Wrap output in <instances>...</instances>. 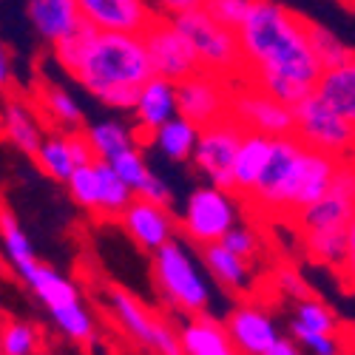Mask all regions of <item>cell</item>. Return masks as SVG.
<instances>
[{
    "label": "cell",
    "mask_w": 355,
    "mask_h": 355,
    "mask_svg": "<svg viewBox=\"0 0 355 355\" xmlns=\"http://www.w3.org/2000/svg\"><path fill=\"white\" fill-rule=\"evenodd\" d=\"M69 139H71V154H74L77 168H80V165H92V162H97V154H94L92 142H88V137H85V128H80V131H69Z\"/></svg>",
    "instance_id": "cell-46"
},
{
    "label": "cell",
    "mask_w": 355,
    "mask_h": 355,
    "mask_svg": "<svg viewBox=\"0 0 355 355\" xmlns=\"http://www.w3.org/2000/svg\"><path fill=\"white\" fill-rule=\"evenodd\" d=\"M276 284H279V290H282L284 295H293L295 302L307 299V295H310L304 279L299 276V270H293V268H279V270H276Z\"/></svg>",
    "instance_id": "cell-44"
},
{
    "label": "cell",
    "mask_w": 355,
    "mask_h": 355,
    "mask_svg": "<svg viewBox=\"0 0 355 355\" xmlns=\"http://www.w3.org/2000/svg\"><path fill=\"white\" fill-rule=\"evenodd\" d=\"M111 162V168L120 173V180L134 191V193H139V188L145 185V180L151 176V165H148V159H145V154H142V148L137 145V148H128V151H123V154H116L114 159H108Z\"/></svg>",
    "instance_id": "cell-38"
},
{
    "label": "cell",
    "mask_w": 355,
    "mask_h": 355,
    "mask_svg": "<svg viewBox=\"0 0 355 355\" xmlns=\"http://www.w3.org/2000/svg\"><path fill=\"white\" fill-rule=\"evenodd\" d=\"M105 310H108V318L114 327L128 341H134L137 347L154 352V355H185L180 330H173L159 313L142 304L131 290L111 284L105 290Z\"/></svg>",
    "instance_id": "cell-6"
},
{
    "label": "cell",
    "mask_w": 355,
    "mask_h": 355,
    "mask_svg": "<svg viewBox=\"0 0 355 355\" xmlns=\"http://www.w3.org/2000/svg\"><path fill=\"white\" fill-rule=\"evenodd\" d=\"M338 276H341V284L355 293V219L349 222V230H347V256L338 268Z\"/></svg>",
    "instance_id": "cell-45"
},
{
    "label": "cell",
    "mask_w": 355,
    "mask_h": 355,
    "mask_svg": "<svg viewBox=\"0 0 355 355\" xmlns=\"http://www.w3.org/2000/svg\"><path fill=\"white\" fill-rule=\"evenodd\" d=\"M239 43L248 71H279L313 88L324 71L310 43V20L279 0H256L250 17L239 28Z\"/></svg>",
    "instance_id": "cell-1"
},
{
    "label": "cell",
    "mask_w": 355,
    "mask_h": 355,
    "mask_svg": "<svg viewBox=\"0 0 355 355\" xmlns=\"http://www.w3.org/2000/svg\"><path fill=\"white\" fill-rule=\"evenodd\" d=\"M88 97L111 111L131 114L139 88L154 77L142 35L97 32L88 40L80 63L69 71Z\"/></svg>",
    "instance_id": "cell-2"
},
{
    "label": "cell",
    "mask_w": 355,
    "mask_h": 355,
    "mask_svg": "<svg viewBox=\"0 0 355 355\" xmlns=\"http://www.w3.org/2000/svg\"><path fill=\"white\" fill-rule=\"evenodd\" d=\"M137 196H142V199H151V202H159V205H171V199H173V191H171V185H168V180L162 173H157V171H151V176L145 180V185L139 188V193Z\"/></svg>",
    "instance_id": "cell-43"
},
{
    "label": "cell",
    "mask_w": 355,
    "mask_h": 355,
    "mask_svg": "<svg viewBox=\"0 0 355 355\" xmlns=\"http://www.w3.org/2000/svg\"><path fill=\"white\" fill-rule=\"evenodd\" d=\"M142 40H145L148 57H151V69L157 77L182 83L202 71V63L191 40L171 17H157L142 32Z\"/></svg>",
    "instance_id": "cell-11"
},
{
    "label": "cell",
    "mask_w": 355,
    "mask_h": 355,
    "mask_svg": "<svg viewBox=\"0 0 355 355\" xmlns=\"http://www.w3.org/2000/svg\"><path fill=\"white\" fill-rule=\"evenodd\" d=\"M37 171L46 173L51 182H69L71 173L77 171V162H74V154H71V139H69V131L63 128H49L40 151L32 157Z\"/></svg>",
    "instance_id": "cell-29"
},
{
    "label": "cell",
    "mask_w": 355,
    "mask_h": 355,
    "mask_svg": "<svg viewBox=\"0 0 355 355\" xmlns=\"http://www.w3.org/2000/svg\"><path fill=\"white\" fill-rule=\"evenodd\" d=\"M310 43H313V51L318 57L321 69H336V66L355 57V51L333 32V28H327L324 23H315V20H310Z\"/></svg>",
    "instance_id": "cell-36"
},
{
    "label": "cell",
    "mask_w": 355,
    "mask_h": 355,
    "mask_svg": "<svg viewBox=\"0 0 355 355\" xmlns=\"http://www.w3.org/2000/svg\"><path fill=\"white\" fill-rule=\"evenodd\" d=\"M293 114H295V137L307 148L333 154L338 159L355 157V125L324 97L313 92L299 105H293Z\"/></svg>",
    "instance_id": "cell-9"
},
{
    "label": "cell",
    "mask_w": 355,
    "mask_h": 355,
    "mask_svg": "<svg viewBox=\"0 0 355 355\" xmlns=\"http://www.w3.org/2000/svg\"><path fill=\"white\" fill-rule=\"evenodd\" d=\"M80 9L85 23L100 32L142 35L157 20L148 0H80Z\"/></svg>",
    "instance_id": "cell-18"
},
{
    "label": "cell",
    "mask_w": 355,
    "mask_h": 355,
    "mask_svg": "<svg viewBox=\"0 0 355 355\" xmlns=\"http://www.w3.org/2000/svg\"><path fill=\"white\" fill-rule=\"evenodd\" d=\"M12 273L35 293V299L49 310L54 327L60 330L69 341L83 344V347H88L94 341L97 321H94L92 310H88V304L83 302L80 287L69 276L54 270L51 264H46L43 259L26 261Z\"/></svg>",
    "instance_id": "cell-4"
},
{
    "label": "cell",
    "mask_w": 355,
    "mask_h": 355,
    "mask_svg": "<svg viewBox=\"0 0 355 355\" xmlns=\"http://www.w3.org/2000/svg\"><path fill=\"white\" fill-rule=\"evenodd\" d=\"M23 9L35 35L49 46H57L85 26L80 0H23Z\"/></svg>",
    "instance_id": "cell-20"
},
{
    "label": "cell",
    "mask_w": 355,
    "mask_h": 355,
    "mask_svg": "<svg viewBox=\"0 0 355 355\" xmlns=\"http://www.w3.org/2000/svg\"><path fill=\"white\" fill-rule=\"evenodd\" d=\"M85 137L92 142L97 159H105V162L142 142V134L137 131V125L120 120V116H103L97 123H88Z\"/></svg>",
    "instance_id": "cell-27"
},
{
    "label": "cell",
    "mask_w": 355,
    "mask_h": 355,
    "mask_svg": "<svg viewBox=\"0 0 355 355\" xmlns=\"http://www.w3.org/2000/svg\"><path fill=\"white\" fill-rule=\"evenodd\" d=\"M32 100L37 103V108L43 111L46 123L51 128H63V131H80V128H85V114H83L77 97L69 92L63 83L43 80L37 85V94Z\"/></svg>",
    "instance_id": "cell-26"
},
{
    "label": "cell",
    "mask_w": 355,
    "mask_h": 355,
    "mask_svg": "<svg viewBox=\"0 0 355 355\" xmlns=\"http://www.w3.org/2000/svg\"><path fill=\"white\" fill-rule=\"evenodd\" d=\"M253 6H256V0H208V3H205V9H208L219 23L236 28V32L245 26Z\"/></svg>",
    "instance_id": "cell-40"
},
{
    "label": "cell",
    "mask_w": 355,
    "mask_h": 355,
    "mask_svg": "<svg viewBox=\"0 0 355 355\" xmlns=\"http://www.w3.org/2000/svg\"><path fill=\"white\" fill-rule=\"evenodd\" d=\"M245 134L248 131L236 123L233 116H225L219 123L205 125L199 134L196 154L191 159L193 171L208 185L230 188L233 185V162H236V154H239V145H242Z\"/></svg>",
    "instance_id": "cell-10"
},
{
    "label": "cell",
    "mask_w": 355,
    "mask_h": 355,
    "mask_svg": "<svg viewBox=\"0 0 355 355\" xmlns=\"http://www.w3.org/2000/svg\"><path fill=\"white\" fill-rule=\"evenodd\" d=\"M290 336L302 344V349L307 355H341V349H344L338 333H313V330L290 324Z\"/></svg>",
    "instance_id": "cell-39"
},
{
    "label": "cell",
    "mask_w": 355,
    "mask_h": 355,
    "mask_svg": "<svg viewBox=\"0 0 355 355\" xmlns=\"http://www.w3.org/2000/svg\"><path fill=\"white\" fill-rule=\"evenodd\" d=\"M264 355H307L304 349H302V344L299 341H295L293 336H282L268 352H264Z\"/></svg>",
    "instance_id": "cell-47"
},
{
    "label": "cell",
    "mask_w": 355,
    "mask_h": 355,
    "mask_svg": "<svg viewBox=\"0 0 355 355\" xmlns=\"http://www.w3.org/2000/svg\"><path fill=\"white\" fill-rule=\"evenodd\" d=\"M233 83L227 77L199 71L180 83V111L199 128L219 123L230 116V100H233Z\"/></svg>",
    "instance_id": "cell-14"
},
{
    "label": "cell",
    "mask_w": 355,
    "mask_h": 355,
    "mask_svg": "<svg viewBox=\"0 0 355 355\" xmlns=\"http://www.w3.org/2000/svg\"><path fill=\"white\" fill-rule=\"evenodd\" d=\"M116 225L145 253H157L159 248L173 242L176 233H180V216L171 211V205H159L142 196H137L128 205Z\"/></svg>",
    "instance_id": "cell-15"
},
{
    "label": "cell",
    "mask_w": 355,
    "mask_h": 355,
    "mask_svg": "<svg viewBox=\"0 0 355 355\" xmlns=\"http://www.w3.org/2000/svg\"><path fill=\"white\" fill-rule=\"evenodd\" d=\"M191 40L202 71H211L219 77H236L245 74V54L239 43V32L225 23H219L208 9H196L188 15H180L173 20Z\"/></svg>",
    "instance_id": "cell-8"
},
{
    "label": "cell",
    "mask_w": 355,
    "mask_h": 355,
    "mask_svg": "<svg viewBox=\"0 0 355 355\" xmlns=\"http://www.w3.org/2000/svg\"><path fill=\"white\" fill-rule=\"evenodd\" d=\"M199 134L202 128L196 123H191L188 116H176V120L165 123L162 128H157L154 134H148L142 142L151 148V151H157L162 159L173 162V165H185L193 159L196 154V145H199Z\"/></svg>",
    "instance_id": "cell-23"
},
{
    "label": "cell",
    "mask_w": 355,
    "mask_h": 355,
    "mask_svg": "<svg viewBox=\"0 0 355 355\" xmlns=\"http://www.w3.org/2000/svg\"><path fill=\"white\" fill-rule=\"evenodd\" d=\"M66 191L71 196V202L88 216L97 214V202H100V173H97V162L92 165H80L71 180L66 182Z\"/></svg>",
    "instance_id": "cell-37"
},
{
    "label": "cell",
    "mask_w": 355,
    "mask_h": 355,
    "mask_svg": "<svg viewBox=\"0 0 355 355\" xmlns=\"http://www.w3.org/2000/svg\"><path fill=\"white\" fill-rule=\"evenodd\" d=\"M248 80L256 83L259 88H264L270 97L287 103V105H299L304 97H310L315 88L307 85V83H299V80H290L279 71H268V69H250L248 71Z\"/></svg>",
    "instance_id": "cell-33"
},
{
    "label": "cell",
    "mask_w": 355,
    "mask_h": 355,
    "mask_svg": "<svg viewBox=\"0 0 355 355\" xmlns=\"http://www.w3.org/2000/svg\"><path fill=\"white\" fill-rule=\"evenodd\" d=\"M302 154L304 142L290 134V137H273V151L270 162L264 168L256 191L250 193V205L264 216H284L293 219L295 214V196H299V176H302Z\"/></svg>",
    "instance_id": "cell-7"
},
{
    "label": "cell",
    "mask_w": 355,
    "mask_h": 355,
    "mask_svg": "<svg viewBox=\"0 0 355 355\" xmlns=\"http://www.w3.org/2000/svg\"><path fill=\"white\" fill-rule=\"evenodd\" d=\"M352 219H355V157L341 159L330 191L302 214H295L290 222L299 233H313V230H347Z\"/></svg>",
    "instance_id": "cell-12"
},
{
    "label": "cell",
    "mask_w": 355,
    "mask_h": 355,
    "mask_svg": "<svg viewBox=\"0 0 355 355\" xmlns=\"http://www.w3.org/2000/svg\"><path fill=\"white\" fill-rule=\"evenodd\" d=\"M295 327H304L313 333H338L341 330V318L333 307H327L315 295H307V299H299L293 307V321Z\"/></svg>",
    "instance_id": "cell-35"
},
{
    "label": "cell",
    "mask_w": 355,
    "mask_h": 355,
    "mask_svg": "<svg viewBox=\"0 0 355 355\" xmlns=\"http://www.w3.org/2000/svg\"><path fill=\"white\" fill-rule=\"evenodd\" d=\"M180 114H182L180 111V83L154 74L151 80L139 88L137 105L131 111V123L137 125V131L145 139L148 134H154L165 123L176 120Z\"/></svg>",
    "instance_id": "cell-19"
},
{
    "label": "cell",
    "mask_w": 355,
    "mask_h": 355,
    "mask_svg": "<svg viewBox=\"0 0 355 355\" xmlns=\"http://www.w3.org/2000/svg\"><path fill=\"white\" fill-rule=\"evenodd\" d=\"M40 349H43V333L37 324L6 315L3 330H0V352L3 355H40Z\"/></svg>",
    "instance_id": "cell-32"
},
{
    "label": "cell",
    "mask_w": 355,
    "mask_h": 355,
    "mask_svg": "<svg viewBox=\"0 0 355 355\" xmlns=\"http://www.w3.org/2000/svg\"><path fill=\"white\" fill-rule=\"evenodd\" d=\"M49 134V123L43 111L37 108V103L26 94H6L3 103V139L15 148V151L26 154V157H35L40 151V145Z\"/></svg>",
    "instance_id": "cell-17"
},
{
    "label": "cell",
    "mask_w": 355,
    "mask_h": 355,
    "mask_svg": "<svg viewBox=\"0 0 355 355\" xmlns=\"http://www.w3.org/2000/svg\"><path fill=\"white\" fill-rule=\"evenodd\" d=\"M242 196L230 188L219 185H199L188 193L180 211V233L193 248H208L222 242L225 236L239 225L242 216Z\"/></svg>",
    "instance_id": "cell-5"
},
{
    "label": "cell",
    "mask_w": 355,
    "mask_h": 355,
    "mask_svg": "<svg viewBox=\"0 0 355 355\" xmlns=\"http://www.w3.org/2000/svg\"><path fill=\"white\" fill-rule=\"evenodd\" d=\"M0 74H3V88L9 94V85H12V63H9V49L0 51Z\"/></svg>",
    "instance_id": "cell-48"
},
{
    "label": "cell",
    "mask_w": 355,
    "mask_h": 355,
    "mask_svg": "<svg viewBox=\"0 0 355 355\" xmlns=\"http://www.w3.org/2000/svg\"><path fill=\"white\" fill-rule=\"evenodd\" d=\"M270 151H273V137L256 134V131L245 134V139L239 145V154H236V162H233V185H230V191L239 193L245 202L250 199L264 168H268Z\"/></svg>",
    "instance_id": "cell-22"
},
{
    "label": "cell",
    "mask_w": 355,
    "mask_h": 355,
    "mask_svg": "<svg viewBox=\"0 0 355 355\" xmlns=\"http://www.w3.org/2000/svg\"><path fill=\"white\" fill-rule=\"evenodd\" d=\"M193 245L176 236L173 242L151 253V282L162 302L182 315L208 313L214 302L211 276L205 270L202 259L193 256Z\"/></svg>",
    "instance_id": "cell-3"
},
{
    "label": "cell",
    "mask_w": 355,
    "mask_h": 355,
    "mask_svg": "<svg viewBox=\"0 0 355 355\" xmlns=\"http://www.w3.org/2000/svg\"><path fill=\"white\" fill-rule=\"evenodd\" d=\"M154 9L157 17H171L176 20L180 15H188V12H196V9H205L208 0H148Z\"/></svg>",
    "instance_id": "cell-42"
},
{
    "label": "cell",
    "mask_w": 355,
    "mask_h": 355,
    "mask_svg": "<svg viewBox=\"0 0 355 355\" xmlns=\"http://www.w3.org/2000/svg\"><path fill=\"white\" fill-rule=\"evenodd\" d=\"M230 116L245 131L268 134V137H290V134H295L293 105L270 97L264 88H259L250 80H245V85H236L233 88Z\"/></svg>",
    "instance_id": "cell-13"
},
{
    "label": "cell",
    "mask_w": 355,
    "mask_h": 355,
    "mask_svg": "<svg viewBox=\"0 0 355 355\" xmlns=\"http://www.w3.org/2000/svg\"><path fill=\"white\" fill-rule=\"evenodd\" d=\"M180 341L185 355H239L225 327V318H216L211 313L188 315L180 327Z\"/></svg>",
    "instance_id": "cell-21"
},
{
    "label": "cell",
    "mask_w": 355,
    "mask_h": 355,
    "mask_svg": "<svg viewBox=\"0 0 355 355\" xmlns=\"http://www.w3.org/2000/svg\"><path fill=\"white\" fill-rule=\"evenodd\" d=\"M0 236H3V256H6L12 270H17L20 264H26V261L37 259L32 239H28L26 230L20 227V222L12 214V208H3V214H0Z\"/></svg>",
    "instance_id": "cell-34"
},
{
    "label": "cell",
    "mask_w": 355,
    "mask_h": 355,
    "mask_svg": "<svg viewBox=\"0 0 355 355\" xmlns=\"http://www.w3.org/2000/svg\"><path fill=\"white\" fill-rule=\"evenodd\" d=\"M349 230V227H347ZM347 230H313L299 233L302 236V250L310 261L324 264V268H341L347 256Z\"/></svg>",
    "instance_id": "cell-31"
},
{
    "label": "cell",
    "mask_w": 355,
    "mask_h": 355,
    "mask_svg": "<svg viewBox=\"0 0 355 355\" xmlns=\"http://www.w3.org/2000/svg\"><path fill=\"white\" fill-rule=\"evenodd\" d=\"M225 327H227L236 349H239V355H264L282 338L270 310H264L256 302L233 304L225 315Z\"/></svg>",
    "instance_id": "cell-16"
},
{
    "label": "cell",
    "mask_w": 355,
    "mask_h": 355,
    "mask_svg": "<svg viewBox=\"0 0 355 355\" xmlns=\"http://www.w3.org/2000/svg\"><path fill=\"white\" fill-rule=\"evenodd\" d=\"M341 3H344V6H349V9L355 12V0H341Z\"/></svg>",
    "instance_id": "cell-49"
},
{
    "label": "cell",
    "mask_w": 355,
    "mask_h": 355,
    "mask_svg": "<svg viewBox=\"0 0 355 355\" xmlns=\"http://www.w3.org/2000/svg\"><path fill=\"white\" fill-rule=\"evenodd\" d=\"M97 173H100V202H97V222H120L125 208L137 199V193L120 180V173L111 168V162L97 159Z\"/></svg>",
    "instance_id": "cell-30"
},
{
    "label": "cell",
    "mask_w": 355,
    "mask_h": 355,
    "mask_svg": "<svg viewBox=\"0 0 355 355\" xmlns=\"http://www.w3.org/2000/svg\"><path fill=\"white\" fill-rule=\"evenodd\" d=\"M315 94L355 125V57L336 69H324L315 83Z\"/></svg>",
    "instance_id": "cell-28"
},
{
    "label": "cell",
    "mask_w": 355,
    "mask_h": 355,
    "mask_svg": "<svg viewBox=\"0 0 355 355\" xmlns=\"http://www.w3.org/2000/svg\"><path fill=\"white\" fill-rule=\"evenodd\" d=\"M222 245H225L227 250H233L236 256L248 259V261H253V259L259 256V250H261V245H259V233H256L250 225H245V222L236 225V227L225 236V239H222Z\"/></svg>",
    "instance_id": "cell-41"
},
{
    "label": "cell",
    "mask_w": 355,
    "mask_h": 355,
    "mask_svg": "<svg viewBox=\"0 0 355 355\" xmlns=\"http://www.w3.org/2000/svg\"><path fill=\"white\" fill-rule=\"evenodd\" d=\"M341 159L333 154L315 151V148L304 145L302 154V176H299V196H295V214H302L304 208H310L313 202H318L324 193L330 191L333 176L338 171ZM293 214V216H295Z\"/></svg>",
    "instance_id": "cell-25"
},
{
    "label": "cell",
    "mask_w": 355,
    "mask_h": 355,
    "mask_svg": "<svg viewBox=\"0 0 355 355\" xmlns=\"http://www.w3.org/2000/svg\"><path fill=\"white\" fill-rule=\"evenodd\" d=\"M199 259L205 264L208 276L227 293H248L253 287V261L236 256L222 242L208 245L199 250Z\"/></svg>",
    "instance_id": "cell-24"
}]
</instances>
